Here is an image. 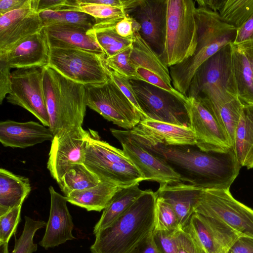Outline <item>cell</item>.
Segmentation results:
<instances>
[{"label":"cell","mask_w":253,"mask_h":253,"mask_svg":"<svg viewBox=\"0 0 253 253\" xmlns=\"http://www.w3.org/2000/svg\"><path fill=\"white\" fill-rule=\"evenodd\" d=\"M126 133L141 146L170 167L187 182L203 190L230 189L241 166L233 148L226 152H207L193 146L152 144Z\"/></svg>","instance_id":"1"},{"label":"cell","mask_w":253,"mask_h":253,"mask_svg":"<svg viewBox=\"0 0 253 253\" xmlns=\"http://www.w3.org/2000/svg\"><path fill=\"white\" fill-rule=\"evenodd\" d=\"M157 195L145 192L119 218L97 232L90 247L92 253H130L155 228Z\"/></svg>","instance_id":"2"},{"label":"cell","mask_w":253,"mask_h":253,"mask_svg":"<svg viewBox=\"0 0 253 253\" xmlns=\"http://www.w3.org/2000/svg\"><path fill=\"white\" fill-rule=\"evenodd\" d=\"M197 45L190 58L169 68L172 85L186 96L190 82L199 68L226 45L233 43L237 29L222 21L218 12L196 7Z\"/></svg>","instance_id":"3"},{"label":"cell","mask_w":253,"mask_h":253,"mask_svg":"<svg viewBox=\"0 0 253 253\" xmlns=\"http://www.w3.org/2000/svg\"><path fill=\"white\" fill-rule=\"evenodd\" d=\"M43 85L50 128L54 136L82 126L86 109L85 85L43 68Z\"/></svg>","instance_id":"4"},{"label":"cell","mask_w":253,"mask_h":253,"mask_svg":"<svg viewBox=\"0 0 253 253\" xmlns=\"http://www.w3.org/2000/svg\"><path fill=\"white\" fill-rule=\"evenodd\" d=\"M196 1L167 0L166 34L160 57L169 68L190 58L197 45Z\"/></svg>","instance_id":"5"},{"label":"cell","mask_w":253,"mask_h":253,"mask_svg":"<svg viewBox=\"0 0 253 253\" xmlns=\"http://www.w3.org/2000/svg\"><path fill=\"white\" fill-rule=\"evenodd\" d=\"M89 131L84 164L101 181L125 188L145 180L123 150L101 140L97 132Z\"/></svg>","instance_id":"6"},{"label":"cell","mask_w":253,"mask_h":253,"mask_svg":"<svg viewBox=\"0 0 253 253\" xmlns=\"http://www.w3.org/2000/svg\"><path fill=\"white\" fill-rule=\"evenodd\" d=\"M48 66L84 85H100L110 80L104 53L78 48L50 47Z\"/></svg>","instance_id":"7"},{"label":"cell","mask_w":253,"mask_h":253,"mask_svg":"<svg viewBox=\"0 0 253 253\" xmlns=\"http://www.w3.org/2000/svg\"><path fill=\"white\" fill-rule=\"evenodd\" d=\"M195 212L221 222L240 236L253 238V210L235 199L230 189L203 190Z\"/></svg>","instance_id":"8"},{"label":"cell","mask_w":253,"mask_h":253,"mask_svg":"<svg viewBox=\"0 0 253 253\" xmlns=\"http://www.w3.org/2000/svg\"><path fill=\"white\" fill-rule=\"evenodd\" d=\"M129 82L145 119L190 127L187 100L145 81Z\"/></svg>","instance_id":"9"},{"label":"cell","mask_w":253,"mask_h":253,"mask_svg":"<svg viewBox=\"0 0 253 253\" xmlns=\"http://www.w3.org/2000/svg\"><path fill=\"white\" fill-rule=\"evenodd\" d=\"M85 87L86 106L108 121L130 130L142 120L141 114L111 78L103 84Z\"/></svg>","instance_id":"10"},{"label":"cell","mask_w":253,"mask_h":253,"mask_svg":"<svg viewBox=\"0 0 253 253\" xmlns=\"http://www.w3.org/2000/svg\"><path fill=\"white\" fill-rule=\"evenodd\" d=\"M43 76V68L16 69L11 73V92L6 98L8 103L24 108L49 127Z\"/></svg>","instance_id":"11"},{"label":"cell","mask_w":253,"mask_h":253,"mask_svg":"<svg viewBox=\"0 0 253 253\" xmlns=\"http://www.w3.org/2000/svg\"><path fill=\"white\" fill-rule=\"evenodd\" d=\"M186 107L197 147L204 152L220 153L233 148L226 130L210 109L193 98H188Z\"/></svg>","instance_id":"12"},{"label":"cell","mask_w":253,"mask_h":253,"mask_svg":"<svg viewBox=\"0 0 253 253\" xmlns=\"http://www.w3.org/2000/svg\"><path fill=\"white\" fill-rule=\"evenodd\" d=\"M90 134V131L84 130L82 126H78L54 136L47 168L57 182L73 166L84 163Z\"/></svg>","instance_id":"13"},{"label":"cell","mask_w":253,"mask_h":253,"mask_svg":"<svg viewBox=\"0 0 253 253\" xmlns=\"http://www.w3.org/2000/svg\"><path fill=\"white\" fill-rule=\"evenodd\" d=\"M110 131L145 180L160 184L182 182L179 175L170 167L135 141L125 130L111 128Z\"/></svg>","instance_id":"14"},{"label":"cell","mask_w":253,"mask_h":253,"mask_svg":"<svg viewBox=\"0 0 253 253\" xmlns=\"http://www.w3.org/2000/svg\"><path fill=\"white\" fill-rule=\"evenodd\" d=\"M183 229L192 235L204 253H228L241 237L221 222L197 212Z\"/></svg>","instance_id":"15"},{"label":"cell","mask_w":253,"mask_h":253,"mask_svg":"<svg viewBox=\"0 0 253 253\" xmlns=\"http://www.w3.org/2000/svg\"><path fill=\"white\" fill-rule=\"evenodd\" d=\"M186 96L201 102L216 117L233 143L235 131L243 105L237 95L214 86L188 89Z\"/></svg>","instance_id":"16"},{"label":"cell","mask_w":253,"mask_h":253,"mask_svg":"<svg viewBox=\"0 0 253 253\" xmlns=\"http://www.w3.org/2000/svg\"><path fill=\"white\" fill-rule=\"evenodd\" d=\"M232 43L223 46L199 68L188 89L214 86L237 95L232 64Z\"/></svg>","instance_id":"17"},{"label":"cell","mask_w":253,"mask_h":253,"mask_svg":"<svg viewBox=\"0 0 253 253\" xmlns=\"http://www.w3.org/2000/svg\"><path fill=\"white\" fill-rule=\"evenodd\" d=\"M167 0H140L128 15L139 24L142 38L160 57L166 41Z\"/></svg>","instance_id":"18"},{"label":"cell","mask_w":253,"mask_h":253,"mask_svg":"<svg viewBox=\"0 0 253 253\" xmlns=\"http://www.w3.org/2000/svg\"><path fill=\"white\" fill-rule=\"evenodd\" d=\"M127 130L131 135L152 144L196 146L194 133L190 127L146 119Z\"/></svg>","instance_id":"19"},{"label":"cell","mask_w":253,"mask_h":253,"mask_svg":"<svg viewBox=\"0 0 253 253\" xmlns=\"http://www.w3.org/2000/svg\"><path fill=\"white\" fill-rule=\"evenodd\" d=\"M50 46L45 28L28 38L5 53L0 60L11 69H24L48 66Z\"/></svg>","instance_id":"20"},{"label":"cell","mask_w":253,"mask_h":253,"mask_svg":"<svg viewBox=\"0 0 253 253\" xmlns=\"http://www.w3.org/2000/svg\"><path fill=\"white\" fill-rule=\"evenodd\" d=\"M48 189L50 195L49 216L44 235L39 242L45 249L75 239L72 234L74 223L67 207L66 196L58 193L52 186Z\"/></svg>","instance_id":"21"},{"label":"cell","mask_w":253,"mask_h":253,"mask_svg":"<svg viewBox=\"0 0 253 253\" xmlns=\"http://www.w3.org/2000/svg\"><path fill=\"white\" fill-rule=\"evenodd\" d=\"M53 137L49 127L36 122L8 120L0 123V141L4 147L26 148L46 141H51Z\"/></svg>","instance_id":"22"},{"label":"cell","mask_w":253,"mask_h":253,"mask_svg":"<svg viewBox=\"0 0 253 253\" xmlns=\"http://www.w3.org/2000/svg\"><path fill=\"white\" fill-rule=\"evenodd\" d=\"M202 190L193 185L178 182L160 184L156 193L158 197L172 208L180 226L183 228L195 212Z\"/></svg>","instance_id":"23"},{"label":"cell","mask_w":253,"mask_h":253,"mask_svg":"<svg viewBox=\"0 0 253 253\" xmlns=\"http://www.w3.org/2000/svg\"><path fill=\"white\" fill-rule=\"evenodd\" d=\"M50 47L78 48L104 53L89 29L73 25H52L45 27Z\"/></svg>","instance_id":"24"},{"label":"cell","mask_w":253,"mask_h":253,"mask_svg":"<svg viewBox=\"0 0 253 253\" xmlns=\"http://www.w3.org/2000/svg\"><path fill=\"white\" fill-rule=\"evenodd\" d=\"M233 148L241 167L253 168V104H244L236 127Z\"/></svg>","instance_id":"25"},{"label":"cell","mask_w":253,"mask_h":253,"mask_svg":"<svg viewBox=\"0 0 253 253\" xmlns=\"http://www.w3.org/2000/svg\"><path fill=\"white\" fill-rule=\"evenodd\" d=\"M31 191L29 179L0 169V216L22 205Z\"/></svg>","instance_id":"26"},{"label":"cell","mask_w":253,"mask_h":253,"mask_svg":"<svg viewBox=\"0 0 253 253\" xmlns=\"http://www.w3.org/2000/svg\"><path fill=\"white\" fill-rule=\"evenodd\" d=\"M121 187L112 183L101 181L89 188L76 190L66 196L68 202L87 211H101L107 207Z\"/></svg>","instance_id":"27"},{"label":"cell","mask_w":253,"mask_h":253,"mask_svg":"<svg viewBox=\"0 0 253 253\" xmlns=\"http://www.w3.org/2000/svg\"><path fill=\"white\" fill-rule=\"evenodd\" d=\"M130 60L136 70L142 68L150 71L161 77L168 84L172 86L169 68L138 32L134 34Z\"/></svg>","instance_id":"28"},{"label":"cell","mask_w":253,"mask_h":253,"mask_svg":"<svg viewBox=\"0 0 253 253\" xmlns=\"http://www.w3.org/2000/svg\"><path fill=\"white\" fill-rule=\"evenodd\" d=\"M45 27L37 11L17 19L0 32V55H2Z\"/></svg>","instance_id":"29"},{"label":"cell","mask_w":253,"mask_h":253,"mask_svg":"<svg viewBox=\"0 0 253 253\" xmlns=\"http://www.w3.org/2000/svg\"><path fill=\"white\" fill-rule=\"evenodd\" d=\"M139 183L122 188L117 192L95 225L93 231L94 234L112 224L145 192V190L139 188Z\"/></svg>","instance_id":"30"},{"label":"cell","mask_w":253,"mask_h":253,"mask_svg":"<svg viewBox=\"0 0 253 253\" xmlns=\"http://www.w3.org/2000/svg\"><path fill=\"white\" fill-rule=\"evenodd\" d=\"M116 17L97 20L95 24L88 31V33L94 38L106 57L130 47L133 41V39H124L118 35L114 29Z\"/></svg>","instance_id":"31"},{"label":"cell","mask_w":253,"mask_h":253,"mask_svg":"<svg viewBox=\"0 0 253 253\" xmlns=\"http://www.w3.org/2000/svg\"><path fill=\"white\" fill-rule=\"evenodd\" d=\"M232 64L237 96L243 104H253V77L245 54L232 43Z\"/></svg>","instance_id":"32"},{"label":"cell","mask_w":253,"mask_h":253,"mask_svg":"<svg viewBox=\"0 0 253 253\" xmlns=\"http://www.w3.org/2000/svg\"><path fill=\"white\" fill-rule=\"evenodd\" d=\"M101 180L84 164L70 168L57 182L65 196L76 190L92 187Z\"/></svg>","instance_id":"33"},{"label":"cell","mask_w":253,"mask_h":253,"mask_svg":"<svg viewBox=\"0 0 253 253\" xmlns=\"http://www.w3.org/2000/svg\"><path fill=\"white\" fill-rule=\"evenodd\" d=\"M45 27L52 25H73L91 29L97 19L81 11L46 10L39 12Z\"/></svg>","instance_id":"34"},{"label":"cell","mask_w":253,"mask_h":253,"mask_svg":"<svg viewBox=\"0 0 253 253\" xmlns=\"http://www.w3.org/2000/svg\"><path fill=\"white\" fill-rule=\"evenodd\" d=\"M218 13L222 21L238 29L253 14V0H225Z\"/></svg>","instance_id":"35"},{"label":"cell","mask_w":253,"mask_h":253,"mask_svg":"<svg viewBox=\"0 0 253 253\" xmlns=\"http://www.w3.org/2000/svg\"><path fill=\"white\" fill-rule=\"evenodd\" d=\"M46 223L42 220H35L29 216H25V224L21 236L15 238V245L11 253H33L37 250L38 246L33 241L36 232L46 227Z\"/></svg>","instance_id":"36"},{"label":"cell","mask_w":253,"mask_h":253,"mask_svg":"<svg viewBox=\"0 0 253 253\" xmlns=\"http://www.w3.org/2000/svg\"><path fill=\"white\" fill-rule=\"evenodd\" d=\"M131 46L116 54L106 57V64L111 70L128 80L142 81L130 60Z\"/></svg>","instance_id":"37"},{"label":"cell","mask_w":253,"mask_h":253,"mask_svg":"<svg viewBox=\"0 0 253 253\" xmlns=\"http://www.w3.org/2000/svg\"><path fill=\"white\" fill-rule=\"evenodd\" d=\"M182 228L172 208L161 198L156 201L155 214L156 231H171Z\"/></svg>","instance_id":"38"},{"label":"cell","mask_w":253,"mask_h":253,"mask_svg":"<svg viewBox=\"0 0 253 253\" xmlns=\"http://www.w3.org/2000/svg\"><path fill=\"white\" fill-rule=\"evenodd\" d=\"M22 205L15 207L0 216V245L8 244L21 221Z\"/></svg>","instance_id":"39"},{"label":"cell","mask_w":253,"mask_h":253,"mask_svg":"<svg viewBox=\"0 0 253 253\" xmlns=\"http://www.w3.org/2000/svg\"><path fill=\"white\" fill-rule=\"evenodd\" d=\"M79 11L85 13L97 20L106 19L127 15L126 10L122 8L99 4L83 3L79 1Z\"/></svg>","instance_id":"40"},{"label":"cell","mask_w":253,"mask_h":253,"mask_svg":"<svg viewBox=\"0 0 253 253\" xmlns=\"http://www.w3.org/2000/svg\"><path fill=\"white\" fill-rule=\"evenodd\" d=\"M179 229L171 231L154 230L152 233L153 238L160 253H176L175 239Z\"/></svg>","instance_id":"41"},{"label":"cell","mask_w":253,"mask_h":253,"mask_svg":"<svg viewBox=\"0 0 253 253\" xmlns=\"http://www.w3.org/2000/svg\"><path fill=\"white\" fill-rule=\"evenodd\" d=\"M139 23L128 15L116 18L114 29L119 36L124 39H133L134 34L140 30Z\"/></svg>","instance_id":"42"},{"label":"cell","mask_w":253,"mask_h":253,"mask_svg":"<svg viewBox=\"0 0 253 253\" xmlns=\"http://www.w3.org/2000/svg\"><path fill=\"white\" fill-rule=\"evenodd\" d=\"M176 253H204L192 235L179 228L176 235Z\"/></svg>","instance_id":"43"},{"label":"cell","mask_w":253,"mask_h":253,"mask_svg":"<svg viewBox=\"0 0 253 253\" xmlns=\"http://www.w3.org/2000/svg\"><path fill=\"white\" fill-rule=\"evenodd\" d=\"M78 0H38L37 11L40 12L46 10L54 11H79Z\"/></svg>","instance_id":"44"},{"label":"cell","mask_w":253,"mask_h":253,"mask_svg":"<svg viewBox=\"0 0 253 253\" xmlns=\"http://www.w3.org/2000/svg\"><path fill=\"white\" fill-rule=\"evenodd\" d=\"M110 78L118 85V86L120 88V89L122 90L126 96L128 98V99L130 101V102L141 114L142 117V120H145V117H144L141 109L139 106L136 95L131 85L129 80L122 77V76L111 70L110 69Z\"/></svg>","instance_id":"45"},{"label":"cell","mask_w":253,"mask_h":253,"mask_svg":"<svg viewBox=\"0 0 253 253\" xmlns=\"http://www.w3.org/2000/svg\"><path fill=\"white\" fill-rule=\"evenodd\" d=\"M140 0H79L80 3L99 4L124 9L129 15L139 4Z\"/></svg>","instance_id":"46"},{"label":"cell","mask_w":253,"mask_h":253,"mask_svg":"<svg viewBox=\"0 0 253 253\" xmlns=\"http://www.w3.org/2000/svg\"><path fill=\"white\" fill-rule=\"evenodd\" d=\"M10 69L5 62L0 60V104L11 92Z\"/></svg>","instance_id":"47"},{"label":"cell","mask_w":253,"mask_h":253,"mask_svg":"<svg viewBox=\"0 0 253 253\" xmlns=\"http://www.w3.org/2000/svg\"><path fill=\"white\" fill-rule=\"evenodd\" d=\"M251 41H253V14L243 25L237 29L236 37L233 44L238 45Z\"/></svg>","instance_id":"48"},{"label":"cell","mask_w":253,"mask_h":253,"mask_svg":"<svg viewBox=\"0 0 253 253\" xmlns=\"http://www.w3.org/2000/svg\"><path fill=\"white\" fill-rule=\"evenodd\" d=\"M231 253H253V238L241 236L231 248Z\"/></svg>","instance_id":"49"},{"label":"cell","mask_w":253,"mask_h":253,"mask_svg":"<svg viewBox=\"0 0 253 253\" xmlns=\"http://www.w3.org/2000/svg\"><path fill=\"white\" fill-rule=\"evenodd\" d=\"M152 233L143 239L130 253H160L155 244Z\"/></svg>","instance_id":"50"},{"label":"cell","mask_w":253,"mask_h":253,"mask_svg":"<svg viewBox=\"0 0 253 253\" xmlns=\"http://www.w3.org/2000/svg\"><path fill=\"white\" fill-rule=\"evenodd\" d=\"M29 0H0V16L26 5Z\"/></svg>","instance_id":"51"},{"label":"cell","mask_w":253,"mask_h":253,"mask_svg":"<svg viewBox=\"0 0 253 253\" xmlns=\"http://www.w3.org/2000/svg\"><path fill=\"white\" fill-rule=\"evenodd\" d=\"M225 0H197L198 7L205 8L218 12L222 7Z\"/></svg>","instance_id":"52"},{"label":"cell","mask_w":253,"mask_h":253,"mask_svg":"<svg viewBox=\"0 0 253 253\" xmlns=\"http://www.w3.org/2000/svg\"><path fill=\"white\" fill-rule=\"evenodd\" d=\"M235 45L242 50L248 58L252 70L253 77V41L246 42Z\"/></svg>","instance_id":"53"},{"label":"cell","mask_w":253,"mask_h":253,"mask_svg":"<svg viewBox=\"0 0 253 253\" xmlns=\"http://www.w3.org/2000/svg\"><path fill=\"white\" fill-rule=\"evenodd\" d=\"M0 253H9L8 244L0 245Z\"/></svg>","instance_id":"54"},{"label":"cell","mask_w":253,"mask_h":253,"mask_svg":"<svg viewBox=\"0 0 253 253\" xmlns=\"http://www.w3.org/2000/svg\"><path fill=\"white\" fill-rule=\"evenodd\" d=\"M228 253H231L229 251V252Z\"/></svg>","instance_id":"55"}]
</instances>
